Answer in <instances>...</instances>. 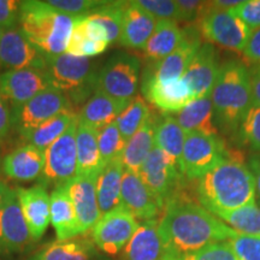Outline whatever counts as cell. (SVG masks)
<instances>
[{
  "label": "cell",
  "mask_w": 260,
  "mask_h": 260,
  "mask_svg": "<svg viewBox=\"0 0 260 260\" xmlns=\"http://www.w3.org/2000/svg\"><path fill=\"white\" fill-rule=\"evenodd\" d=\"M237 134L242 144L252 151L260 152V106L251 107Z\"/></svg>",
  "instance_id": "obj_40"
},
{
  "label": "cell",
  "mask_w": 260,
  "mask_h": 260,
  "mask_svg": "<svg viewBox=\"0 0 260 260\" xmlns=\"http://www.w3.org/2000/svg\"><path fill=\"white\" fill-rule=\"evenodd\" d=\"M186 133L178 124L176 117L165 115L157 121L154 133V145L177 161L182 170V152H183Z\"/></svg>",
  "instance_id": "obj_34"
},
{
  "label": "cell",
  "mask_w": 260,
  "mask_h": 260,
  "mask_svg": "<svg viewBox=\"0 0 260 260\" xmlns=\"http://www.w3.org/2000/svg\"><path fill=\"white\" fill-rule=\"evenodd\" d=\"M182 258L183 260H240L233 251L229 241L213 243Z\"/></svg>",
  "instance_id": "obj_44"
},
{
  "label": "cell",
  "mask_w": 260,
  "mask_h": 260,
  "mask_svg": "<svg viewBox=\"0 0 260 260\" xmlns=\"http://www.w3.org/2000/svg\"><path fill=\"white\" fill-rule=\"evenodd\" d=\"M199 31L211 45L224 50L242 53L252 30L230 11L213 10L195 23Z\"/></svg>",
  "instance_id": "obj_11"
},
{
  "label": "cell",
  "mask_w": 260,
  "mask_h": 260,
  "mask_svg": "<svg viewBox=\"0 0 260 260\" xmlns=\"http://www.w3.org/2000/svg\"><path fill=\"white\" fill-rule=\"evenodd\" d=\"M160 260H183V258H182L181 255H177V254H174V253L167 252V254L162 256Z\"/></svg>",
  "instance_id": "obj_53"
},
{
  "label": "cell",
  "mask_w": 260,
  "mask_h": 260,
  "mask_svg": "<svg viewBox=\"0 0 260 260\" xmlns=\"http://www.w3.org/2000/svg\"><path fill=\"white\" fill-rule=\"evenodd\" d=\"M176 119L186 134L197 133L204 135H219L211 95L191 100L177 112Z\"/></svg>",
  "instance_id": "obj_28"
},
{
  "label": "cell",
  "mask_w": 260,
  "mask_h": 260,
  "mask_svg": "<svg viewBox=\"0 0 260 260\" xmlns=\"http://www.w3.org/2000/svg\"><path fill=\"white\" fill-rule=\"evenodd\" d=\"M141 92L152 105L167 115L180 112L193 100L189 87L183 79L161 82L142 73Z\"/></svg>",
  "instance_id": "obj_18"
},
{
  "label": "cell",
  "mask_w": 260,
  "mask_h": 260,
  "mask_svg": "<svg viewBox=\"0 0 260 260\" xmlns=\"http://www.w3.org/2000/svg\"><path fill=\"white\" fill-rule=\"evenodd\" d=\"M31 236L22 213L16 189H10L0 206V256H8L27 249Z\"/></svg>",
  "instance_id": "obj_14"
},
{
  "label": "cell",
  "mask_w": 260,
  "mask_h": 260,
  "mask_svg": "<svg viewBox=\"0 0 260 260\" xmlns=\"http://www.w3.org/2000/svg\"><path fill=\"white\" fill-rule=\"evenodd\" d=\"M138 174L164 207L168 201L183 191L186 177L177 161L155 146Z\"/></svg>",
  "instance_id": "obj_9"
},
{
  "label": "cell",
  "mask_w": 260,
  "mask_h": 260,
  "mask_svg": "<svg viewBox=\"0 0 260 260\" xmlns=\"http://www.w3.org/2000/svg\"><path fill=\"white\" fill-rule=\"evenodd\" d=\"M241 155L226 147L219 135L186 134L182 152V172L186 180H199L223 161Z\"/></svg>",
  "instance_id": "obj_6"
},
{
  "label": "cell",
  "mask_w": 260,
  "mask_h": 260,
  "mask_svg": "<svg viewBox=\"0 0 260 260\" xmlns=\"http://www.w3.org/2000/svg\"><path fill=\"white\" fill-rule=\"evenodd\" d=\"M229 11L241 19L252 31L260 28V0L242 2L239 6Z\"/></svg>",
  "instance_id": "obj_46"
},
{
  "label": "cell",
  "mask_w": 260,
  "mask_h": 260,
  "mask_svg": "<svg viewBox=\"0 0 260 260\" xmlns=\"http://www.w3.org/2000/svg\"><path fill=\"white\" fill-rule=\"evenodd\" d=\"M177 6L180 10L181 21L189 24H195L204 16L213 11L212 2H198V0H177Z\"/></svg>",
  "instance_id": "obj_45"
},
{
  "label": "cell",
  "mask_w": 260,
  "mask_h": 260,
  "mask_svg": "<svg viewBox=\"0 0 260 260\" xmlns=\"http://www.w3.org/2000/svg\"><path fill=\"white\" fill-rule=\"evenodd\" d=\"M157 117L153 113L147 122L126 141L121 161L126 171L139 172L146 159L154 148V133Z\"/></svg>",
  "instance_id": "obj_30"
},
{
  "label": "cell",
  "mask_w": 260,
  "mask_h": 260,
  "mask_svg": "<svg viewBox=\"0 0 260 260\" xmlns=\"http://www.w3.org/2000/svg\"><path fill=\"white\" fill-rule=\"evenodd\" d=\"M203 46V35L195 24L182 28V40L168 57L155 64H148L144 74L161 82L181 80L195 54Z\"/></svg>",
  "instance_id": "obj_13"
},
{
  "label": "cell",
  "mask_w": 260,
  "mask_h": 260,
  "mask_svg": "<svg viewBox=\"0 0 260 260\" xmlns=\"http://www.w3.org/2000/svg\"><path fill=\"white\" fill-rule=\"evenodd\" d=\"M74 21V17L57 11L47 2L28 0L21 3L19 28L46 57L65 53Z\"/></svg>",
  "instance_id": "obj_4"
},
{
  "label": "cell",
  "mask_w": 260,
  "mask_h": 260,
  "mask_svg": "<svg viewBox=\"0 0 260 260\" xmlns=\"http://www.w3.org/2000/svg\"><path fill=\"white\" fill-rule=\"evenodd\" d=\"M64 111L75 109L64 93L51 86L12 112V126L25 139L42 123Z\"/></svg>",
  "instance_id": "obj_10"
},
{
  "label": "cell",
  "mask_w": 260,
  "mask_h": 260,
  "mask_svg": "<svg viewBox=\"0 0 260 260\" xmlns=\"http://www.w3.org/2000/svg\"><path fill=\"white\" fill-rule=\"evenodd\" d=\"M242 56L246 61L253 65H260V28L253 30L248 39Z\"/></svg>",
  "instance_id": "obj_48"
},
{
  "label": "cell",
  "mask_w": 260,
  "mask_h": 260,
  "mask_svg": "<svg viewBox=\"0 0 260 260\" xmlns=\"http://www.w3.org/2000/svg\"><path fill=\"white\" fill-rule=\"evenodd\" d=\"M124 168L121 160L107 164L96 178V198L100 213L105 214L121 206L122 178Z\"/></svg>",
  "instance_id": "obj_33"
},
{
  "label": "cell",
  "mask_w": 260,
  "mask_h": 260,
  "mask_svg": "<svg viewBox=\"0 0 260 260\" xmlns=\"http://www.w3.org/2000/svg\"><path fill=\"white\" fill-rule=\"evenodd\" d=\"M0 69L45 70L46 56L28 40L21 28L10 29L0 39Z\"/></svg>",
  "instance_id": "obj_15"
},
{
  "label": "cell",
  "mask_w": 260,
  "mask_h": 260,
  "mask_svg": "<svg viewBox=\"0 0 260 260\" xmlns=\"http://www.w3.org/2000/svg\"><path fill=\"white\" fill-rule=\"evenodd\" d=\"M48 4L61 14L70 17H83L102 6L105 2L98 0H48Z\"/></svg>",
  "instance_id": "obj_41"
},
{
  "label": "cell",
  "mask_w": 260,
  "mask_h": 260,
  "mask_svg": "<svg viewBox=\"0 0 260 260\" xmlns=\"http://www.w3.org/2000/svg\"><path fill=\"white\" fill-rule=\"evenodd\" d=\"M21 3L18 0H0V27L4 30L17 28L21 15Z\"/></svg>",
  "instance_id": "obj_47"
},
{
  "label": "cell",
  "mask_w": 260,
  "mask_h": 260,
  "mask_svg": "<svg viewBox=\"0 0 260 260\" xmlns=\"http://www.w3.org/2000/svg\"><path fill=\"white\" fill-rule=\"evenodd\" d=\"M77 118L79 116L76 111H64L58 113L57 116L52 117L51 119L38 126L24 140H27L30 145H34L35 147L45 151L57 139H59L67 132L71 123L76 121Z\"/></svg>",
  "instance_id": "obj_35"
},
{
  "label": "cell",
  "mask_w": 260,
  "mask_h": 260,
  "mask_svg": "<svg viewBox=\"0 0 260 260\" xmlns=\"http://www.w3.org/2000/svg\"><path fill=\"white\" fill-rule=\"evenodd\" d=\"M138 4L149 12L157 21L170 19V21H181L180 10L177 3L172 0H138Z\"/></svg>",
  "instance_id": "obj_42"
},
{
  "label": "cell",
  "mask_w": 260,
  "mask_h": 260,
  "mask_svg": "<svg viewBox=\"0 0 260 260\" xmlns=\"http://www.w3.org/2000/svg\"><path fill=\"white\" fill-rule=\"evenodd\" d=\"M159 234L167 252L184 256L213 243L230 241L239 233L181 191L165 205Z\"/></svg>",
  "instance_id": "obj_1"
},
{
  "label": "cell",
  "mask_w": 260,
  "mask_h": 260,
  "mask_svg": "<svg viewBox=\"0 0 260 260\" xmlns=\"http://www.w3.org/2000/svg\"><path fill=\"white\" fill-rule=\"evenodd\" d=\"M253 106H260V65L248 68Z\"/></svg>",
  "instance_id": "obj_50"
},
{
  "label": "cell",
  "mask_w": 260,
  "mask_h": 260,
  "mask_svg": "<svg viewBox=\"0 0 260 260\" xmlns=\"http://www.w3.org/2000/svg\"><path fill=\"white\" fill-rule=\"evenodd\" d=\"M99 68L90 58L63 53L46 57V69L52 87L67 95L71 105H83L96 92Z\"/></svg>",
  "instance_id": "obj_5"
},
{
  "label": "cell",
  "mask_w": 260,
  "mask_h": 260,
  "mask_svg": "<svg viewBox=\"0 0 260 260\" xmlns=\"http://www.w3.org/2000/svg\"><path fill=\"white\" fill-rule=\"evenodd\" d=\"M125 144L116 122L98 130V146L104 168L110 162L121 160Z\"/></svg>",
  "instance_id": "obj_39"
},
{
  "label": "cell",
  "mask_w": 260,
  "mask_h": 260,
  "mask_svg": "<svg viewBox=\"0 0 260 260\" xmlns=\"http://www.w3.org/2000/svg\"><path fill=\"white\" fill-rule=\"evenodd\" d=\"M10 189H11V188H9V186L5 183L4 181L0 180V206H2V204L4 203L6 195L9 194Z\"/></svg>",
  "instance_id": "obj_52"
},
{
  "label": "cell",
  "mask_w": 260,
  "mask_h": 260,
  "mask_svg": "<svg viewBox=\"0 0 260 260\" xmlns=\"http://www.w3.org/2000/svg\"><path fill=\"white\" fill-rule=\"evenodd\" d=\"M50 216L58 241L81 236L70 197L69 183L61 184L52 190L50 195Z\"/></svg>",
  "instance_id": "obj_26"
},
{
  "label": "cell",
  "mask_w": 260,
  "mask_h": 260,
  "mask_svg": "<svg viewBox=\"0 0 260 260\" xmlns=\"http://www.w3.org/2000/svg\"><path fill=\"white\" fill-rule=\"evenodd\" d=\"M132 100L116 99L102 92H95L81 107L79 122L99 130L116 122Z\"/></svg>",
  "instance_id": "obj_27"
},
{
  "label": "cell",
  "mask_w": 260,
  "mask_h": 260,
  "mask_svg": "<svg viewBox=\"0 0 260 260\" xmlns=\"http://www.w3.org/2000/svg\"><path fill=\"white\" fill-rule=\"evenodd\" d=\"M121 205L136 219H157L162 214L164 205L149 190L138 172L124 170L122 178Z\"/></svg>",
  "instance_id": "obj_17"
},
{
  "label": "cell",
  "mask_w": 260,
  "mask_h": 260,
  "mask_svg": "<svg viewBox=\"0 0 260 260\" xmlns=\"http://www.w3.org/2000/svg\"><path fill=\"white\" fill-rule=\"evenodd\" d=\"M28 260H99V253L92 240L81 235L48 243Z\"/></svg>",
  "instance_id": "obj_29"
},
{
  "label": "cell",
  "mask_w": 260,
  "mask_h": 260,
  "mask_svg": "<svg viewBox=\"0 0 260 260\" xmlns=\"http://www.w3.org/2000/svg\"><path fill=\"white\" fill-rule=\"evenodd\" d=\"M219 68L216 48L209 42L203 44L182 76L189 87L193 99L211 95Z\"/></svg>",
  "instance_id": "obj_20"
},
{
  "label": "cell",
  "mask_w": 260,
  "mask_h": 260,
  "mask_svg": "<svg viewBox=\"0 0 260 260\" xmlns=\"http://www.w3.org/2000/svg\"><path fill=\"white\" fill-rule=\"evenodd\" d=\"M96 178L94 175H76L69 182V190L76 213L80 235L90 232L102 217L96 198Z\"/></svg>",
  "instance_id": "obj_19"
},
{
  "label": "cell",
  "mask_w": 260,
  "mask_h": 260,
  "mask_svg": "<svg viewBox=\"0 0 260 260\" xmlns=\"http://www.w3.org/2000/svg\"><path fill=\"white\" fill-rule=\"evenodd\" d=\"M139 224L138 219L121 205L100 217L90 230V240L99 251L107 255H117L128 245Z\"/></svg>",
  "instance_id": "obj_12"
},
{
  "label": "cell",
  "mask_w": 260,
  "mask_h": 260,
  "mask_svg": "<svg viewBox=\"0 0 260 260\" xmlns=\"http://www.w3.org/2000/svg\"><path fill=\"white\" fill-rule=\"evenodd\" d=\"M16 193L31 240L37 242L41 240L51 223L50 194L47 193V188L38 183L30 188L19 187Z\"/></svg>",
  "instance_id": "obj_21"
},
{
  "label": "cell",
  "mask_w": 260,
  "mask_h": 260,
  "mask_svg": "<svg viewBox=\"0 0 260 260\" xmlns=\"http://www.w3.org/2000/svg\"><path fill=\"white\" fill-rule=\"evenodd\" d=\"M141 60L138 56L118 52L99 68L96 76V92L122 100L134 98L140 80Z\"/></svg>",
  "instance_id": "obj_7"
},
{
  "label": "cell",
  "mask_w": 260,
  "mask_h": 260,
  "mask_svg": "<svg viewBox=\"0 0 260 260\" xmlns=\"http://www.w3.org/2000/svg\"><path fill=\"white\" fill-rule=\"evenodd\" d=\"M249 170L255 178V201L260 206V155H253L248 162Z\"/></svg>",
  "instance_id": "obj_51"
},
{
  "label": "cell",
  "mask_w": 260,
  "mask_h": 260,
  "mask_svg": "<svg viewBox=\"0 0 260 260\" xmlns=\"http://www.w3.org/2000/svg\"><path fill=\"white\" fill-rule=\"evenodd\" d=\"M152 116L151 109L148 104L142 96L136 95L128 104V106L123 110V112L116 119L117 126L122 138L128 141L142 125L147 122V119Z\"/></svg>",
  "instance_id": "obj_37"
},
{
  "label": "cell",
  "mask_w": 260,
  "mask_h": 260,
  "mask_svg": "<svg viewBox=\"0 0 260 260\" xmlns=\"http://www.w3.org/2000/svg\"><path fill=\"white\" fill-rule=\"evenodd\" d=\"M125 5L126 2H105L88 15L89 18L102 25L106 31L110 45L118 42L121 37Z\"/></svg>",
  "instance_id": "obj_36"
},
{
  "label": "cell",
  "mask_w": 260,
  "mask_h": 260,
  "mask_svg": "<svg viewBox=\"0 0 260 260\" xmlns=\"http://www.w3.org/2000/svg\"><path fill=\"white\" fill-rule=\"evenodd\" d=\"M77 175L99 176L104 169L98 146V130L92 126L77 123L76 130Z\"/></svg>",
  "instance_id": "obj_32"
},
{
  "label": "cell",
  "mask_w": 260,
  "mask_h": 260,
  "mask_svg": "<svg viewBox=\"0 0 260 260\" xmlns=\"http://www.w3.org/2000/svg\"><path fill=\"white\" fill-rule=\"evenodd\" d=\"M167 248L159 234V219L140 223L128 245L123 249V260H160Z\"/></svg>",
  "instance_id": "obj_25"
},
{
  "label": "cell",
  "mask_w": 260,
  "mask_h": 260,
  "mask_svg": "<svg viewBox=\"0 0 260 260\" xmlns=\"http://www.w3.org/2000/svg\"><path fill=\"white\" fill-rule=\"evenodd\" d=\"M51 87L45 70H10L0 74V95L9 104L11 113Z\"/></svg>",
  "instance_id": "obj_16"
},
{
  "label": "cell",
  "mask_w": 260,
  "mask_h": 260,
  "mask_svg": "<svg viewBox=\"0 0 260 260\" xmlns=\"http://www.w3.org/2000/svg\"><path fill=\"white\" fill-rule=\"evenodd\" d=\"M197 197L214 216L255 204V178L242 155L223 161L198 180Z\"/></svg>",
  "instance_id": "obj_2"
},
{
  "label": "cell",
  "mask_w": 260,
  "mask_h": 260,
  "mask_svg": "<svg viewBox=\"0 0 260 260\" xmlns=\"http://www.w3.org/2000/svg\"><path fill=\"white\" fill-rule=\"evenodd\" d=\"M4 29H3L2 27H0V39H2V37H3V34H4Z\"/></svg>",
  "instance_id": "obj_54"
},
{
  "label": "cell",
  "mask_w": 260,
  "mask_h": 260,
  "mask_svg": "<svg viewBox=\"0 0 260 260\" xmlns=\"http://www.w3.org/2000/svg\"><path fill=\"white\" fill-rule=\"evenodd\" d=\"M229 243L240 260H260V236L237 234Z\"/></svg>",
  "instance_id": "obj_43"
},
{
  "label": "cell",
  "mask_w": 260,
  "mask_h": 260,
  "mask_svg": "<svg viewBox=\"0 0 260 260\" xmlns=\"http://www.w3.org/2000/svg\"><path fill=\"white\" fill-rule=\"evenodd\" d=\"M211 100L219 133L234 135L239 132L253 106L249 71L242 61L230 59L220 64Z\"/></svg>",
  "instance_id": "obj_3"
},
{
  "label": "cell",
  "mask_w": 260,
  "mask_h": 260,
  "mask_svg": "<svg viewBox=\"0 0 260 260\" xmlns=\"http://www.w3.org/2000/svg\"><path fill=\"white\" fill-rule=\"evenodd\" d=\"M79 118L71 123L67 132L45 149V167L39 184L58 187L69 183L77 175L76 130Z\"/></svg>",
  "instance_id": "obj_8"
},
{
  "label": "cell",
  "mask_w": 260,
  "mask_h": 260,
  "mask_svg": "<svg viewBox=\"0 0 260 260\" xmlns=\"http://www.w3.org/2000/svg\"><path fill=\"white\" fill-rule=\"evenodd\" d=\"M12 126V113L9 104L0 95V141L9 134Z\"/></svg>",
  "instance_id": "obj_49"
},
{
  "label": "cell",
  "mask_w": 260,
  "mask_h": 260,
  "mask_svg": "<svg viewBox=\"0 0 260 260\" xmlns=\"http://www.w3.org/2000/svg\"><path fill=\"white\" fill-rule=\"evenodd\" d=\"M110 44L106 31L88 16L76 17L65 53L75 57L92 58L103 54Z\"/></svg>",
  "instance_id": "obj_22"
},
{
  "label": "cell",
  "mask_w": 260,
  "mask_h": 260,
  "mask_svg": "<svg viewBox=\"0 0 260 260\" xmlns=\"http://www.w3.org/2000/svg\"><path fill=\"white\" fill-rule=\"evenodd\" d=\"M157 25V19L136 2H126L118 44L132 50H142Z\"/></svg>",
  "instance_id": "obj_23"
},
{
  "label": "cell",
  "mask_w": 260,
  "mask_h": 260,
  "mask_svg": "<svg viewBox=\"0 0 260 260\" xmlns=\"http://www.w3.org/2000/svg\"><path fill=\"white\" fill-rule=\"evenodd\" d=\"M45 167V152L27 144L14 149L3 160V172L15 181L30 182L41 177Z\"/></svg>",
  "instance_id": "obj_24"
},
{
  "label": "cell",
  "mask_w": 260,
  "mask_h": 260,
  "mask_svg": "<svg viewBox=\"0 0 260 260\" xmlns=\"http://www.w3.org/2000/svg\"><path fill=\"white\" fill-rule=\"evenodd\" d=\"M220 219L226 225L242 235L260 236V206L255 204H249L240 207L237 210L228 211L220 213Z\"/></svg>",
  "instance_id": "obj_38"
},
{
  "label": "cell",
  "mask_w": 260,
  "mask_h": 260,
  "mask_svg": "<svg viewBox=\"0 0 260 260\" xmlns=\"http://www.w3.org/2000/svg\"><path fill=\"white\" fill-rule=\"evenodd\" d=\"M182 40V28L176 21L161 19L157 21L154 31L142 48L148 64H155L168 57Z\"/></svg>",
  "instance_id": "obj_31"
}]
</instances>
